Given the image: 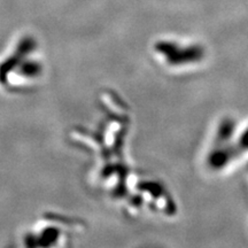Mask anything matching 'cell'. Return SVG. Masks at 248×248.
<instances>
[{
  "label": "cell",
  "mask_w": 248,
  "mask_h": 248,
  "mask_svg": "<svg viewBox=\"0 0 248 248\" xmlns=\"http://www.w3.org/2000/svg\"><path fill=\"white\" fill-rule=\"evenodd\" d=\"M240 148H243V150H248V128L245 130L240 137Z\"/></svg>",
  "instance_id": "cell-1"
}]
</instances>
